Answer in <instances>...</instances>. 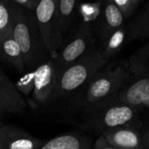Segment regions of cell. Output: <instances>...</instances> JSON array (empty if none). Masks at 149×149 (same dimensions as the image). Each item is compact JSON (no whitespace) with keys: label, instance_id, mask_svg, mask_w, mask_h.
Listing matches in <instances>:
<instances>
[{"label":"cell","instance_id":"obj_1","mask_svg":"<svg viewBox=\"0 0 149 149\" xmlns=\"http://www.w3.org/2000/svg\"><path fill=\"white\" fill-rule=\"evenodd\" d=\"M107 63L109 62L102 58L100 46L97 42L85 56L60 72L47 105L72 100L75 107L91 79Z\"/></svg>","mask_w":149,"mask_h":149},{"label":"cell","instance_id":"obj_2","mask_svg":"<svg viewBox=\"0 0 149 149\" xmlns=\"http://www.w3.org/2000/svg\"><path fill=\"white\" fill-rule=\"evenodd\" d=\"M82 120V129L100 135L117 127H141L139 108L121 101L118 93L96 103L84 112Z\"/></svg>","mask_w":149,"mask_h":149},{"label":"cell","instance_id":"obj_3","mask_svg":"<svg viewBox=\"0 0 149 149\" xmlns=\"http://www.w3.org/2000/svg\"><path fill=\"white\" fill-rule=\"evenodd\" d=\"M134 79L125 61H110L91 79L75 106L82 113L96 103L120 93Z\"/></svg>","mask_w":149,"mask_h":149},{"label":"cell","instance_id":"obj_4","mask_svg":"<svg viewBox=\"0 0 149 149\" xmlns=\"http://www.w3.org/2000/svg\"><path fill=\"white\" fill-rule=\"evenodd\" d=\"M13 5V36L22 52L25 70L34 71L49 58L38 33L35 12Z\"/></svg>","mask_w":149,"mask_h":149},{"label":"cell","instance_id":"obj_5","mask_svg":"<svg viewBox=\"0 0 149 149\" xmlns=\"http://www.w3.org/2000/svg\"><path fill=\"white\" fill-rule=\"evenodd\" d=\"M127 68L134 79L118 93L119 98L134 107H145L149 100V42L131 55Z\"/></svg>","mask_w":149,"mask_h":149},{"label":"cell","instance_id":"obj_6","mask_svg":"<svg viewBox=\"0 0 149 149\" xmlns=\"http://www.w3.org/2000/svg\"><path fill=\"white\" fill-rule=\"evenodd\" d=\"M94 23L82 19L73 28L53 58L60 72L85 56L97 43Z\"/></svg>","mask_w":149,"mask_h":149},{"label":"cell","instance_id":"obj_7","mask_svg":"<svg viewBox=\"0 0 149 149\" xmlns=\"http://www.w3.org/2000/svg\"><path fill=\"white\" fill-rule=\"evenodd\" d=\"M58 0H40L35 10L36 23L44 49L49 58H54L63 42L58 28Z\"/></svg>","mask_w":149,"mask_h":149},{"label":"cell","instance_id":"obj_8","mask_svg":"<svg viewBox=\"0 0 149 149\" xmlns=\"http://www.w3.org/2000/svg\"><path fill=\"white\" fill-rule=\"evenodd\" d=\"M60 75L53 58H49L34 70V90L31 103L33 107L46 106Z\"/></svg>","mask_w":149,"mask_h":149},{"label":"cell","instance_id":"obj_9","mask_svg":"<svg viewBox=\"0 0 149 149\" xmlns=\"http://www.w3.org/2000/svg\"><path fill=\"white\" fill-rule=\"evenodd\" d=\"M125 18L113 0L103 2L100 14L94 23V34L99 45H102L114 31L125 26Z\"/></svg>","mask_w":149,"mask_h":149},{"label":"cell","instance_id":"obj_10","mask_svg":"<svg viewBox=\"0 0 149 149\" xmlns=\"http://www.w3.org/2000/svg\"><path fill=\"white\" fill-rule=\"evenodd\" d=\"M29 103L16 89L14 83L0 69V127L8 114L23 113Z\"/></svg>","mask_w":149,"mask_h":149},{"label":"cell","instance_id":"obj_11","mask_svg":"<svg viewBox=\"0 0 149 149\" xmlns=\"http://www.w3.org/2000/svg\"><path fill=\"white\" fill-rule=\"evenodd\" d=\"M43 141L13 125L0 127V149H40Z\"/></svg>","mask_w":149,"mask_h":149},{"label":"cell","instance_id":"obj_12","mask_svg":"<svg viewBox=\"0 0 149 149\" xmlns=\"http://www.w3.org/2000/svg\"><path fill=\"white\" fill-rule=\"evenodd\" d=\"M101 135L117 149H143L142 133L135 127H117L106 131Z\"/></svg>","mask_w":149,"mask_h":149},{"label":"cell","instance_id":"obj_13","mask_svg":"<svg viewBox=\"0 0 149 149\" xmlns=\"http://www.w3.org/2000/svg\"><path fill=\"white\" fill-rule=\"evenodd\" d=\"M0 60L10 65L18 72L25 71L23 54L12 31L0 37Z\"/></svg>","mask_w":149,"mask_h":149},{"label":"cell","instance_id":"obj_14","mask_svg":"<svg viewBox=\"0 0 149 149\" xmlns=\"http://www.w3.org/2000/svg\"><path fill=\"white\" fill-rule=\"evenodd\" d=\"M40 149H92V140L81 134L70 133L52 139Z\"/></svg>","mask_w":149,"mask_h":149},{"label":"cell","instance_id":"obj_15","mask_svg":"<svg viewBox=\"0 0 149 149\" xmlns=\"http://www.w3.org/2000/svg\"><path fill=\"white\" fill-rule=\"evenodd\" d=\"M77 5L78 2L75 0H58L57 21L59 36L63 43L73 30L72 26Z\"/></svg>","mask_w":149,"mask_h":149},{"label":"cell","instance_id":"obj_16","mask_svg":"<svg viewBox=\"0 0 149 149\" xmlns=\"http://www.w3.org/2000/svg\"><path fill=\"white\" fill-rule=\"evenodd\" d=\"M127 41L149 39V1L142 10L126 26Z\"/></svg>","mask_w":149,"mask_h":149},{"label":"cell","instance_id":"obj_17","mask_svg":"<svg viewBox=\"0 0 149 149\" xmlns=\"http://www.w3.org/2000/svg\"><path fill=\"white\" fill-rule=\"evenodd\" d=\"M126 41H127V37L125 25L114 31L102 45H100L102 58L106 61L110 62L117 53L122 50Z\"/></svg>","mask_w":149,"mask_h":149},{"label":"cell","instance_id":"obj_18","mask_svg":"<svg viewBox=\"0 0 149 149\" xmlns=\"http://www.w3.org/2000/svg\"><path fill=\"white\" fill-rule=\"evenodd\" d=\"M13 7L11 0H0V37L12 31Z\"/></svg>","mask_w":149,"mask_h":149},{"label":"cell","instance_id":"obj_19","mask_svg":"<svg viewBox=\"0 0 149 149\" xmlns=\"http://www.w3.org/2000/svg\"><path fill=\"white\" fill-rule=\"evenodd\" d=\"M14 85L23 97L32 94L34 90V71H28L24 73Z\"/></svg>","mask_w":149,"mask_h":149},{"label":"cell","instance_id":"obj_20","mask_svg":"<svg viewBox=\"0 0 149 149\" xmlns=\"http://www.w3.org/2000/svg\"><path fill=\"white\" fill-rule=\"evenodd\" d=\"M114 4L121 12L122 16L124 17L125 20L130 18L134 12L136 11L137 8L139 7L141 0H113Z\"/></svg>","mask_w":149,"mask_h":149},{"label":"cell","instance_id":"obj_21","mask_svg":"<svg viewBox=\"0 0 149 149\" xmlns=\"http://www.w3.org/2000/svg\"><path fill=\"white\" fill-rule=\"evenodd\" d=\"M14 4L28 11L35 12L40 0H11Z\"/></svg>","mask_w":149,"mask_h":149},{"label":"cell","instance_id":"obj_22","mask_svg":"<svg viewBox=\"0 0 149 149\" xmlns=\"http://www.w3.org/2000/svg\"><path fill=\"white\" fill-rule=\"evenodd\" d=\"M93 149H117L116 148L113 147L112 145H110L106 139L102 136L100 135L98 137V139L95 141L93 146Z\"/></svg>","mask_w":149,"mask_h":149},{"label":"cell","instance_id":"obj_23","mask_svg":"<svg viewBox=\"0 0 149 149\" xmlns=\"http://www.w3.org/2000/svg\"><path fill=\"white\" fill-rule=\"evenodd\" d=\"M143 149H149V128H147L144 133H142Z\"/></svg>","mask_w":149,"mask_h":149},{"label":"cell","instance_id":"obj_24","mask_svg":"<svg viewBox=\"0 0 149 149\" xmlns=\"http://www.w3.org/2000/svg\"><path fill=\"white\" fill-rule=\"evenodd\" d=\"M145 107H149V100H148V101L146 103V105H145Z\"/></svg>","mask_w":149,"mask_h":149}]
</instances>
